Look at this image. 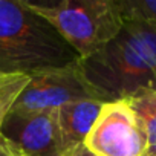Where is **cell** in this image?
Segmentation results:
<instances>
[{
	"label": "cell",
	"instance_id": "cell-1",
	"mask_svg": "<svg viewBox=\"0 0 156 156\" xmlns=\"http://www.w3.org/2000/svg\"><path fill=\"white\" fill-rule=\"evenodd\" d=\"M80 67L104 103L156 90V28L124 22L109 43L80 60Z\"/></svg>",
	"mask_w": 156,
	"mask_h": 156
},
{
	"label": "cell",
	"instance_id": "cell-2",
	"mask_svg": "<svg viewBox=\"0 0 156 156\" xmlns=\"http://www.w3.org/2000/svg\"><path fill=\"white\" fill-rule=\"evenodd\" d=\"M76 61L75 51L23 0H0V73H31Z\"/></svg>",
	"mask_w": 156,
	"mask_h": 156
},
{
	"label": "cell",
	"instance_id": "cell-3",
	"mask_svg": "<svg viewBox=\"0 0 156 156\" xmlns=\"http://www.w3.org/2000/svg\"><path fill=\"white\" fill-rule=\"evenodd\" d=\"M23 2L61 35L80 60L100 51L119 32L124 23L115 0Z\"/></svg>",
	"mask_w": 156,
	"mask_h": 156
},
{
	"label": "cell",
	"instance_id": "cell-4",
	"mask_svg": "<svg viewBox=\"0 0 156 156\" xmlns=\"http://www.w3.org/2000/svg\"><path fill=\"white\" fill-rule=\"evenodd\" d=\"M76 100H101L98 92L87 83L80 61L31 72L26 87L11 110H52Z\"/></svg>",
	"mask_w": 156,
	"mask_h": 156
},
{
	"label": "cell",
	"instance_id": "cell-5",
	"mask_svg": "<svg viewBox=\"0 0 156 156\" xmlns=\"http://www.w3.org/2000/svg\"><path fill=\"white\" fill-rule=\"evenodd\" d=\"M83 145L95 156H144L147 138L130 104L104 103Z\"/></svg>",
	"mask_w": 156,
	"mask_h": 156
},
{
	"label": "cell",
	"instance_id": "cell-6",
	"mask_svg": "<svg viewBox=\"0 0 156 156\" xmlns=\"http://www.w3.org/2000/svg\"><path fill=\"white\" fill-rule=\"evenodd\" d=\"M0 136L19 147L25 156L66 154L61 147L58 109L35 112L11 110L2 124Z\"/></svg>",
	"mask_w": 156,
	"mask_h": 156
},
{
	"label": "cell",
	"instance_id": "cell-7",
	"mask_svg": "<svg viewBox=\"0 0 156 156\" xmlns=\"http://www.w3.org/2000/svg\"><path fill=\"white\" fill-rule=\"evenodd\" d=\"M103 104L104 101L101 100H76L63 104L58 109L61 147L66 154L84 142L101 112Z\"/></svg>",
	"mask_w": 156,
	"mask_h": 156
},
{
	"label": "cell",
	"instance_id": "cell-8",
	"mask_svg": "<svg viewBox=\"0 0 156 156\" xmlns=\"http://www.w3.org/2000/svg\"><path fill=\"white\" fill-rule=\"evenodd\" d=\"M138 115L147 138L144 156H156V90L138 94L126 100Z\"/></svg>",
	"mask_w": 156,
	"mask_h": 156
},
{
	"label": "cell",
	"instance_id": "cell-9",
	"mask_svg": "<svg viewBox=\"0 0 156 156\" xmlns=\"http://www.w3.org/2000/svg\"><path fill=\"white\" fill-rule=\"evenodd\" d=\"M28 81L29 73H0V129Z\"/></svg>",
	"mask_w": 156,
	"mask_h": 156
},
{
	"label": "cell",
	"instance_id": "cell-10",
	"mask_svg": "<svg viewBox=\"0 0 156 156\" xmlns=\"http://www.w3.org/2000/svg\"><path fill=\"white\" fill-rule=\"evenodd\" d=\"M0 156H25V154L12 142H9L3 136H0Z\"/></svg>",
	"mask_w": 156,
	"mask_h": 156
},
{
	"label": "cell",
	"instance_id": "cell-11",
	"mask_svg": "<svg viewBox=\"0 0 156 156\" xmlns=\"http://www.w3.org/2000/svg\"><path fill=\"white\" fill-rule=\"evenodd\" d=\"M69 156H95V154H92L83 144L81 145H78V147H75L70 153H69Z\"/></svg>",
	"mask_w": 156,
	"mask_h": 156
},
{
	"label": "cell",
	"instance_id": "cell-12",
	"mask_svg": "<svg viewBox=\"0 0 156 156\" xmlns=\"http://www.w3.org/2000/svg\"><path fill=\"white\" fill-rule=\"evenodd\" d=\"M61 156H69V154H61Z\"/></svg>",
	"mask_w": 156,
	"mask_h": 156
}]
</instances>
